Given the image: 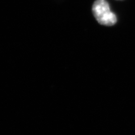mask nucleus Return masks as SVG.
Segmentation results:
<instances>
[{
  "label": "nucleus",
  "mask_w": 135,
  "mask_h": 135,
  "mask_svg": "<svg viewBox=\"0 0 135 135\" xmlns=\"http://www.w3.org/2000/svg\"><path fill=\"white\" fill-rule=\"evenodd\" d=\"M92 12L98 23L106 26H112L117 22V16L110 10L106 0H96L92 6Z\"/></svg>",
  "instance_id": "f257e3e1"
}]
</instances>
